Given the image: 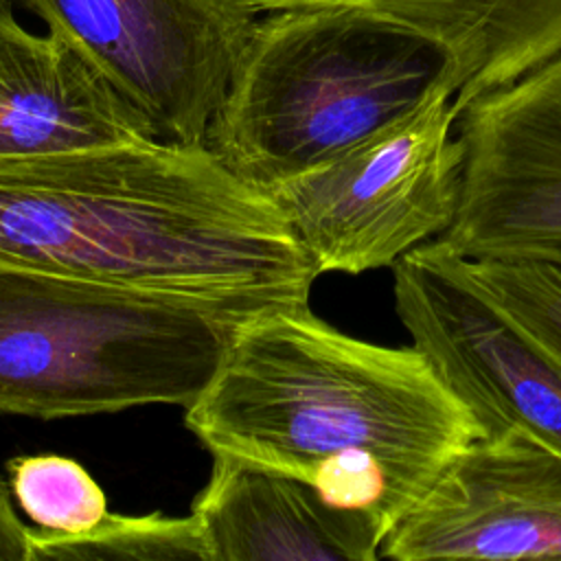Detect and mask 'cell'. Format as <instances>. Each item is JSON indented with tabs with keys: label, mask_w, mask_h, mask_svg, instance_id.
Masks as SVG:
<instances>
[{
	"label": "cell",
	"mask_w": 561,
	"mask_h": 561,
	"mask_svg": "<svg viewBox=\"0 0 561 561\" xmlns=\"http://www.w3.org/2000/svg\"><path fill=\"white\" fill-rule=\"evenodd\" d=\"M0 265L241 318L309 307L320 276L265 188L206 142L158 138L2 162Z\"/></svg>",
	"instance_id": "1"
},
{
	"label": "cell",
	"mask_w": 561,
	"mask_h": 561,
	"mask_svg": "<svg viewBox=\"0 0 561 561\" xmlns=\"http://www.w3.org/2000/svg\"><path fill=\"white\" fill-rule=\"evenodd\" d=\"M184 423L210 454L307 482L381 543L484 436L425 353L346 335L311 307L241 322Z\"/></svg>",
	"instance_id": "2"
},
{
	"label": "cell",
	"mask_w": 561,
	"mask_h": 561,
	"mask_svg": "<svg viewBox=\"0 0 561 561\" xmlns=\"http://www.w3.org/2000/svg\"><path fill=\"white\" fill-rule=\"evenodd\" d=\"M245 320L182 296L0 265V412L50 421L186 408Z\"/></svg>",
	"instance_id": "3"
},
{
	"label": "cell",
	"mask_w": 561,
	"mask_h": 561,
	"mask_svg": "<svg viewBox=\"0 0 561 561\" xmlns=\"http://www.w3.org/2000/svg\"><path fill=\"white\" fill-rule=\"evenodd\" d=\"M440 79L449 66L436 44L370 11H270L252 28L206 145L239 178L270 188L401 116Z\"/></svg>",
	"instance_id": "4"
},
{
	"label": "cell",
	"mask_w": 561,
	"mask_h": 561,
	"mask_svg": "<svg viewBox=\"0 0 561 561\" xmlns=\"http://www.w3.org/2000/svg\"><path fill=\"white\" fill-rule=\"evenodd\" d=\"M454 96L440 79L401 116L265 188L318 274L392 267L454 224L465 171Z\"/></svg>",
	"instance_id": "5"
},
{
	"label": "cell",
	"mask_w": 561,
	"mask_h": 561,
	"mask_svg": "<svg viewBox=\"0 0 561 561\" xmlns=\"http://www.w3.org/2000/svg\"><path fill=\"white\" fill-rule=\"evenodd\" d=\"M85 57L158 140L204 145L259 20L248 0H15Z\"/></svg>",
	"instance_id": "6"
},
{
	"label": "cell",
	"mask_w": 561,
	"mask_h": 561,
	"mask_svg": "<svg viewBox=\"0 0 561 561\" xmlns=\"http://www.w3.org/2000/svg\"><path fill=\"white\" fill-rule=\"evenodd\" d=\"M394 309L484 434L522 425L561 447V351L537 337L421 245L394 265Z\"/></svg>",
	"instance_id": "7"
},
{
	"label": "cell",
	"mask_w": 561,
	"mask_h": 561,
	"mask_svg": "<svg viewBox=\"0 0 561 561\" xmlns=\"http://www.w3.org/2000/svg\"><path fill=\"white\" fill-rule=\"evenodd\" d=\"M456 136L460 208L434 239L469 259L561 243V53L469 101Z\"/></svg>",
	"instance_id": "8"
},
{
	"label": "cell",
	"mask_w": 561,
	"mask_h": 561,
	"mask_svg": "<svg viewBox=\"0 0 561 561\" xmlns=\"http://www.w3.org/2000/svg\"><path fill=\"white\" fill-rule=\"evenodd\" d=\"M561 557V447L511 425L471 440L392 528L379 559Z\"/></svg>",
	"instance_id": "9"
},
{
	"label": "cell",
	"mask_w": 561,
	"mask_h": 561,
	"mask_svg": "<svg viewBox=\"0 0 561 561\" xmlns=\"http://www.w3.org/2000/svg\"><path fill=\"white\" fill-rule=\"evenodd\" d=\"M147 138V118L85 57L0 0V164Z\"/></svg>",
	"instance_id": "10"
},
{
	"label": "cell",
	"mask_w": 561,
	"mask_h": 561,
	"mask_svg": "<svg viewBox=\"0 0 561 561\" xmlns=\"http://www.w3.org/2000/svg\"><path fill=\"white\" fill-rule=\"evenodd\" d=\"M210 561H375L381 535L331 508L307 482L250 460L213 454L191 511Z\"/></svg>",
	"instance_id": "11"
},
{
	"label": "cell",
	"mask_w": 561,
	"mask_h": 561,
	"mask_svg": "<svg viewBox=\"0 0 561 561\" xmlns=\"http://www.w3.org/2000/svg\"><path fill=\"white\" fill-rule=\"evenodd\" d=\"M259 11L355 7L414 31L447 57L460 110L561 53V0H248Z\"/></svg>",
	"instance_id": "12"
},
{
	"label": "cell",
	"mask_w": 561,
	"mask_h": 561,
	"mask_svg": "<svg viewBox=\"0 0 561 561\" xmlns=\"http://www.w3.org/2000/svg\"><path fill=\"white\" fill-rule=\"evenodd\" d=\"M421 248L480 298L561 351V243L476 259L436 239Z\"/></svg>",
	"instance_id": "13"
},
{
	"label": "cell",
	"mask_w": 561,
	"mask_h": 561,
	"mask_svg": "<svg viewBox=\"0 0 561 561\" xmlns=\"http://www.w3.org/2000/svg\"><path fill=\"white\" fill-rule=\"evenodd\" d=\"M210 561V550L197 517L118 515L88 533L66 535L31 528V561Z\"/></svg>",
	"instance_id": "14"
},
{
	"label": "cell",
	"mask_w": 561,
	"mask_h": 561,
	"mask_svg": "<svg viewBox=\"0 0 561 561\" xmlns=\"http://www.w3.org/2000/svg\"><path fill=\"white\" fill-rule=\"evenodd\" d=\"M7 469L15 502L37 528L79 535L99 526L110 513L99 482L68 456H18Z\"/></svg>",
	"instance_id": "15"
},
{
	"label": "cell",
	"mask_w": 561,
	"mask_h": 561,
	"mask_svg": "<svg viewBox=\"0 0 561 561\" xmlns=\"http://www.w3.org/2000/svg\"><path fill=\"white\" fill-rule=\"evenodd\" d=\"M11 495L0 478V561H31V528L18 517Z\"/></svg>",
	"instance_id": "16"
}]
</instances>
